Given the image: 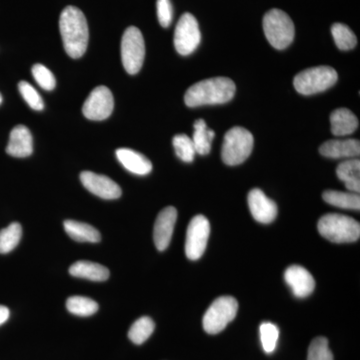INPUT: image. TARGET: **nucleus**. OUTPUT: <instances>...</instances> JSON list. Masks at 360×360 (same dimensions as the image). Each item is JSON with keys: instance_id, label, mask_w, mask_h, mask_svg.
<instances>
[{"instance_id": "1", "label": "nucleus", "mask_w": 360, "mask_h": 360, "mask_svg": "<svg viewBox=\"0 0 360 360\" xmlns=\"http://www.w3.org/2000/svg\"><path fill=\"white\" fill-rule=\"evenodd\" d=\"M59 28L66 53L72 58H79L89 45V32L84 13L75 6L63 9L59 18Z\"/></svg>"}, {"instance_id": "2", "label": "nucleus", "mask_w": 360, "mask_h": 360, "mask_svg": "<svg viewBox=\"0 0 360 360\" xmlns=\"http://www.w3.org/2000/svg\"><path fill=\"white\" fill-rule=\"evenodd\" d=\"M236 84L231 78H208L187 89L184 101L189 108L229 103L236 94Z\"/></svg>"}, {"instance_id": "3", "label": "nucleus", "mask_w": 360, "mask_h": 360, "mask_svg": "<svg viewBox=\"0 0 360 360\" xmlns=\"http://www.w3.org/2000/svg\"><path fill=\"white\" fill-rule=\"evenodd\" d=\"M319 233L335 243H349L359 240L360 224L347 215L328 213L319 219L317 224Z\"/></svg>"}, {"instance_id": "4", "label": "nucleus", "mask_w": 360, "mask_h": 360, "mask_svg": "<svg viewBox=\"0 0 360 360\" xmlns=\"http://www.w3.org/2000/svg\"><path fill=\"white\" fill-rule=\"evenodd\" d=\"M253 135L248 129L240 127H234L224 135L222 144L221 158L225 165H241L245 162L253 149Z\"/></svg>"}, {"instance_id": "5", "label": "nucleus", "mask_w": 360, "mask_h": 360, "mask_svg": "<svg viewBox=\"0 0 360 360\" xmlns=\"http://www.w3.org/2000/svg\"><path fill=\"white\" fill-rule=\"evenodd\" d=\"M264 30L269 44L279 51L290 46L295 39L293 21L281 9H271L265 14Z\"/></svg>"}, {"instance_id": "6", "label": "nucleus", "mask_w": 360, "mask_h": 360, "mask_svg": "<svg viewBox=\"0 0 360 360\" xmlns=\"http://www.w3.org/2000/svg\"><path fill=\"white\" fill-rule=\"evenodd\" d=\"M338 79V72L330 66H317L298 73L293 85L298 94L311 96L330 89Z\"/></svg>"}, {"instance_id": "7", "label": "nucleus", "mask_w": 360, "mask_h": 360, "mask_svg": "<svg viewBox=\"0 0 360 360\" xmlns=\"http://www.w3.org/2000/svg\"><path fill=\"white\" fill-rule=\"evenodd\" d=\"M238 302L232 296H220L206 310L203 316V329L208 335H217L224 330V328L238 314Z\"/></svg>"}, {"instance_id": "8", "label": "nucleus", "mask_w": 360, "mask_h": 360, "mask_svg": "<svg viewBox=\"0 0 360 360\" xmlns=\"http://www.w3.org/2000/svg\"><path fill=\"white\" fill-rule=\"evenodd\" d=\"M146 58V44L139 28L130 26L123 33L122 39V60L129 75L141 71Z\"/></svg>"}, {"instance_id": "9", "label": "nucleus", "mask_w": 360, "mask_h": 360, "mask_svg": "<svg viewBox=\"0 0 360 360\" xmlns=\"http://www.w3.org/2000/svg\"><path fill=\"white\" fill-rule=\"evenodd\" d=\"M201 41V33L198 20L191 13H184L180 18L174 32V46L181 56L193 53Z\"/></svg>"}, {"instance_id": "10", "label": "nucleus", "mask_w": 360, "mask_h": 360, "mask_svg": "<svg viewBox=\"0 0 360 360\" xmlns=\"http://www.w3.org/2000/svg\"><path fill=\"white\" fill-rule=\"evenodd\" d=\"M210 234V224L203 215H196L187 227L186 255L191 260L202 257Z\"/></svg>"}, {"instance_id": "11", "label": "nucleus", "mask_w": 360, "mask_h": 360, "mask_svg": "<svg viewBox=\"0 0 360 360\" xmlns=\"http://www.w3.org/2000/svg\"><path fill=\"white\" fill-rule=\"evenodd\" d=\"M115 108V99L108 87L97 86L90 92L82 112L87 120H104L110 117Z\"/></svg>"}, {"instance_id": "12", "label": "nucleus", "mask_w": 360, "mask_h": 360, "mask_svg": "<svg viewBox=\"0 0 360 360\" xmlns=\"http://www.w3.org/2000/svg\"><path fill=\"white\" fill-rule=\"evenodd\" d=\"M80 180L89 193L103 200H117L122 196L120 186L105 175L84 172L80 174Z\"/></svg>"}, {"instance_id": "13", "label": "nucleus", "mask_w": 360, "mask_h": 360, "mask_svg": "<svg viewBox=\"0 0 360 360\" xmlns=\"http://www.w3.org/2000/svg\"><path fill=\"white\" fill-rule=\"evenodd\" d=\"M176 219L177 210L174 206H167L158 214L153 229V239L158 250H165L169 245Z\"/></svg>"}, {"instance_id": "14", "label": "nucleus", "mask_w": 360, "mask_h": 360, "mask_svg": "<svg viewBox=\"0 0 360 360\" xmlns=\"http://www.w3.org/2000/svg\"><path fill=\"white\" fill-rule=\"evenodd\" d=\"M248 206L253 219L260 224H271L277 217V205L265 195L264 191L255 188L248 193Z\"/></svg>"}, {"instance_id": "15", "label": "nucleus", "mask_w": 360, "mask_h": 360, "mask_svg": "<svg viewBox=\"0 0 360 360\" xmlns=\"http://www.w3.org/2000/svg\"><path fill=\"white\" fill-rule=\"evenodd\" d=\"M284 281L298 298H304L311 295L315 288L314 276L309 270L300 265H291L284 272Z\"/></svg>"}, {"instance_id": "16", "label": "nucleus", "mask_w": 360, "mask_h": 360, "mask_svg": "<svg viewBox=\"0 0 360 360\" xmlns=\"http://www.w3.org/2000/svg\"><path fill=\"white\" fill-rule=\"evenodd\" d=\"M6 153L7 155L18 158H28V156L32 155L33 139L32 132L25 125H18L11 130Z\"/></svg>"}, {"instance_id": "17", "label": "nucleus", "mask_w": 360, "mask_h": 360, "mask_svg": "<svg viewBox=\"0 0 360 360\" xmlns=\"http://www.w3.org/2000/svg\"><path fill=\"white\" fill-rule=\"evenodd\" d=\"M319 153L326 158H354L360 155V144L356 139H333L324 142L319 148Z\"/></svg>"}, {"instance_id": "18", "label": "nucleus", "mask_w": 360, "mask_h": 360, "mask_svg": "<svg viewBox=\"0 0 360 360\" xmlns=\"http://www.w3.org/2000/svg\"><path fill=\"white\" fill-rule=\"evenodd\" d=\"M116 158L125 169L137 175H148L153 170V163L141 153L129 148L116 150Z\"/></svg>"}, {"instance_id": "19", "label": "nucleus", "mask_w": 360, "mask_h": 360, "mask_svg": "<svg viewBox=\"0 0 360 360\" xmlns=\"http://www.w3.org/2000/svg\"><path fill=\"white\" fill-rule=\"evenodd\" d=\"M331 132L335 136H345L354 134L359 127V120L352 111L338 108L330 115Z\"/></svg>"}, {"instance_id": "20", "label": "nucleus", "mask_w": 360, "mask_h": 360, "mask_svg": "<svg viewBox=\"0 0 360 360\" xmlns=\"http://www.w3.org/2000/svg\"><path fill=\"white\" fill-rule=\"evenodd\" d=\"M70 276L91 281H105L110 278V270L99 264L90 262H77L71 265Z\"/></svg>"}, {"instance_id": "21", "label": "nucleus", "mask_w": 360, "mask_h": 360, "mask_svg": "<svg viewBox=\"0 0 360 360\" xmlns=\"http://www.w3.org/2000/svg\"><path fill=\"white\" fill-rule=\"evenodd\" d=\"M65 231L70 238L78 243H99L101 239V233L91 225L77 220H65Z\"/></svg>"}, {"instance_id": "22", "label": "nucleus", "mask_w": 360, "mask_h": 360, "mask_svg": "<svg viewBox=\"0 0 360 360\" xmlns=\"http://www.w3.org/2000/svg\"><path fill=\"white\" fill-rule=\"evenodd\" d=\"M336 174L350 193H359L360 191V161L348 160L342 161L338 168Z\"/></svg>"}, {"instance_id": "23", "label": "nucleus", "mask_w": 360, "mask_h": 360, "mask_svg": "<svg viewBox=\"0 0 360 360\" xmlns=\"http://www.w3.org/2000/svg\"><path fill=\"white\" fill-rule=\"evenodd\" d=\"M215 132L208 129L207 124L203 120H198L194 122L193 141L196 153L206 155L210 153L212 142L214 139Z\"/></svg>"}, {"instance_id": "24", "label": "nucleus", "mask_w": 360, "mask_h": 360, "mask_svg": "<svg viewBox=\"0 0 360 360\" xmlns=\"http://www.w3.org/2000/svg\"><path fill=\"white\" fill-rule=\"evenodd\" d=\"M322 198L328 205L343 208V210H359V193H343L338 191H326L322 194Z\"/></svg>"}, {"instance_id": "25", "label": "nucleus", "mask_w": 360, "mask_h": 360, "mask_svg": "<svg viewBox=\"0 0 360 360\" xmlns=\"http://www.w3.org/2000/svg\"><path fill=\"white\" fill-rule=\"evenodd\" d=\"M155 321L148 316L141 317L132 324L129 331V340L134 345H141L150 338L155 331Z\"/></svg>"}, {"instance_id": "26", "label": "nucleus", "mask_w": 360, "mask_h": 360, "mask_svg": "<svg viewBox=\"0 0 360 360\" xmlns=\"http://www.w3.org/2000/svg\"><path fill=\"white\" fill-rule=\"evenodd\" d=\"M22 236V227L18 222L9 224L6 229L0 231V253H6L13 251L18 243H20Z\"/></svg>"}, {"instance_id": "27", "label": "nucleus", "mask_w": 360, "mask_h": 360, "mask_svg": "<svg viewBox=\"0 0 360 360\" xmlns=\"http://www.w3.org/2000/svg\"><path fill=\"white\" fill-rule=\"evenodd\" d=\"M66 309L77 316H90L96 314L99 307L96 302L85 296H70L66 302Z\"/></svg>"}, {"instance_id": "28", "label": "nucleus", "mask_w": 360, "mask_h": 360, "mask_svg": "<svg viewBox=\"0 0 360 360\" xmlns=\"http://www.w3.org/2000/svg\"><path fill=\"white\" fill-rule=\"evenodd\" d=\"M331 34L335 39L336 46L340 51H350L357 44V39L354 32L342 23H335L331 27Z\"/></svg>"}, {"instance_id": "29", "label": "nucleus", "mask_w": 360, "mask_h": 360, "mask_svg": "<svg viewBox=\"0 0 360 360\" xmlns=\"http://www.w3.org/2000/svg\"><path fill=\"white\" fill-rule=\"evenodd\" d=\"M175 153L184 162H193L196 155L193 139L186 134L175 135L172 139Z\"/></svg>"}, {"instance_id": "30", "label": "nucleus", "mask_w": 360, "mask_h": 360, "mask_svg": "<svg viewBox=\"0 0 360 360\" xmlns=\"http://www.w3.org/2000/svg\"><path fill=\"white\" fill-rule=\"evenodd\" d=\"M260 340L266 354H272L276 349L279 338V329L271 322H264L259 328Z\"/></svg>"}, {"instance_id": "31", "label": "nucleus", "mask_w": 360, "mask_h": 360, "mask_svg": "<svg viewBox=\"0 0 360 360\" xmlns=\"http://www.w3.org/2000/svg\"><path fill=\"white\" fill-rule=\"evenodd\" d=\"M307 360H335L326 338H316L311 341L307 352Z\"/></svg>"}, {"instance_id": "32", "label": "nucleus", "mask_w": 360, "mask_h": 360, "mask_svg": "<svg viewBox=\"0 0 360 360\" xmlns=\"http://www.w3.org/2000/svg\"><path fill=\"white\" fill-rule=\"evenodd\" d=\"M18 89L26 103L34 110H42L44 108V101L37 90L32 84L26 82H20L18 84Z\"/></svg>"}, {"instance_id": "33", "label": "nucleus", "mask_w": 360, "mask_h": 360, "mask_svg": "<svg viewBox=\"0 0 360 360\" xmlns=\"http://www.w3.org/2000/svg\"><path fill=\"white\" fill-rule=\"evenodd\" d=\"M32 75L33 77H34L35 82H37V84H39L40 87H42V89L45 90H52L56 87V77H54L51 71L49 70L46 66L40 65V63L33 65Z\"/></svg>"}, {"instance_id": "34", "label": "nucleus", "mask_w": 360, "mask_h": 360, "mask_svg": "<svg viewBox=\"0 0 360 360\" xmlns=\"http://www.w3.org/2000/svg\"><path fill=\"white\" fill-rule=\"evenodd\" d=\"M156 9H158V18L160 25L167 28L172 25L174 11H172L170 0H158Z\"/></svg>"}, {"instance_id": "35", "label": "nucleus", "mask_w": 360, "mask_h": 360, "mask_svg": "<svg viewBox=\"0 0 360 360\" xmlns=\"http://www.w3.org/2000/svg\"><path fill=\"white\" fill-rule=\"evenodd\" d=\"M9 315H11L9 309L4 305H0V326L8 321Z\"/></svg>"}, {"instance_id": "36", "label": "nucleus", "mask_w": 360, "mask_h": 360, "mask_svg": "<svg viewBox=\"0 0 360 360\" xmlns=\"http://www.w3.org/2000/svg\"><path fill=\"white\" fill-rule=\"evenodd\" d=\"M2 103V96H1V94H0V104H1Z\"/></svg>"}]
</instances>
